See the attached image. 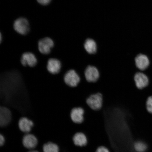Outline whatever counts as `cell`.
I'll return each instance as SVG.
<instances>
[{"instance_id": "cell-1", "label": "cell", "mask_w": 152, "mask_h": 152, "mask_svg": "<svg viewBox=\"0 0 152 152\" xmlns=\"http://www.w3.org/2000/svg\"><path fill=\"white\" fill-rule=\"evenodd\" d=\"M63 81L65 84L71 88L77 87L80 83V76L75 69H71L66 71L63 76Z\"/></svg>"}, {"instance_id": "cell-2", "label": "cell", "mask_w": 152, "mask_h": 152, "mask_svg": "<svg viewBox=\"0 0 152 152\" xmlns=\"http://www.w3.org/2000/svg\"><path fill=\"white\" fill-rule=\"evenodd\" d=\"M86 102L91 109L94 111H99L103 106V96L100 93L91 94L87 99Z\"/></svg>"}, {"instance_id": "cell-3", "label": "cell", "mask_w": 152, "mask_h": 152, "mask_svg": "<svg viewBox=\"0 0 152 152\" xmlns=\"http://www.w3.org/2000/svg\"><path fill=\"white\" fill-rule=\"evenodd\" d=\"M12 119L11 110L6 106L0 107V128H5L10 124Z\"/></svg>"}, {"instance_id": "cell-4", "label": "cell", "mask_w": 152, "mask_h": 152, "mask_svg": "<svg viewBox=\"0 0 152 152\" xmlns=\"http://www.w3.org/2000/svg\"><path fill=\"white\" fill-rule=\"evenodd\" d=\"M39 143L36 136L31 133L24 134L22 139V143L26 149L30 151L35 149Z\"/></svg>"}, {"instance_id": "cell-5", "label": "cell", "mask_w": 152, "mask_h": 152, "mask_svg": "<svg viewBox=\"0 0 152 152\" xmlns=\"http://www.w3.org/2000/svg\"><path fill=\"white\" fill-rule=\"evenodd\" d=\"M85 78L90 83L96 82L100 77L99 70L96 66L89 65L86 68L84 72Z\"/></svg>"}, {"instance_id": "cell-6", "label": "cell", "mask_w": 152, "mask_h": 152, "mask_svg": "<svg viewBox=\"0 0 152 152\" xmlns=\"http://www.w3.org/2000/svg\"><path fill=\"white\" fill-rule=\"evenodd\" d=\"M46 68L48 72L51 75H56L61 72L62 64L58 59L51 58L48 60Z\"/></svg>"}, {"instance_id": "cell-7", "label": "cell", "mask_w": 152, "mask_h": 152, "mask_svg": "<svg viewBox=\"0 0 152 152\" xmlns=\"http://www.w3.org/2000/svg\"><path fill=\"white\" fill-rule=\"evenodd\" d=\"M85 110L81 107H75L70 112V117L72 122L77 124L83 123L85 120Z\"/></svg>"}, {"instance_id": "cell-8", "label": "cell", "mask_w": 152, "mask_h": 152, "mask_svg": "<svg viewBox=\"0 0 152 152\" xmlns=\"http://www.w3.org/2000/svg\"><path fill=\"white\" fill-rule=\"evenodd\" d=\"M21 64L24 67L34 68L37 66V59L35 55L30 52H26L21 57Z\"/></svg>"}, {"instance_id": "cell-9", "label": "cell", "mask_w": 152, "mask_h": 152, "mask_svg": "<svg viewBox=\"0 0 152 152\" xmlns=\"http://www.w3.org/2000/svg\"><path fill=\"white\" fill-rule=\"evenodd\" d=\"M134 80L137 88L140 90H143L146 88L149 83L148 76L141 71L136 72L135 74Z\"/></svg>"}, {"instance_id": "cell-10", "label": "cell", "mask_w": 152, "mask_h": 152, "mask_svg": "<svg viewBox=\"0 0 152 152\" xmlns=\"http://www.w3.org/2000/svg\"><path fill=\"white\" fill-rule=\"evenodd\" d=\"M34 126V121L26 117H22L19 119L18 126L19 130L24 134L31 132Z\"/></svg>"}, {"instance_id": "cell-11", "label": "cell", "mask_w": 152, "mask_h": 152, "mask_svg": "<svg viewBox=\"0 0 152 152\" xmlns=\"http://www.w3.org/2000/svg\"><path fill=\"white\" fill-rule=\"evenodd\" d=\"M14 27L15 31L22 35H26L29 30L28 21L23 18H19L15 20Z\"/></svg>"}, {"instance_id": "cell-12", "label": "cell", "mask_w": 152, "mask_h": 152, "mask_svg": "<svg viewBox=\"0 0 152 152\" xmlns=\"http://www.w3.org/2000/svg\"><path fill=\"white\" fill-rule=\"evenodd\" d=\"M54 45V42L50 38L45 37L40 40L39 42L38 49L42 54L47 55L50 53L51 49Z\"/></svg>"}, {"instance_id": "cell-13", "label": "cell", "mask_w": 152, "mask_h": 152, "mask_svg": "<svg viewBox=\"0 0 152 152\" xmlns=\"http://www.w3.org/2000/svg\"><path fill=\"white\" fill-rule=\"evenodd\" d=\"M134 62L136 68L141 72L145 71L150 64L149 58L146 55L142 54H139L135 57Z\"/></svg>"}, {"instance_id": "cell-14", "label": "cell", "mask_w": 152, "mask_h": 152, "mask_svg": "<svg viewBox=\"0 0 152 152\" xmlns=\"http://www.w3.org/2000/svg\"><path fill=\"white\" fill-rule=\"evenodd\" d=\"M72 140L74 145L79 147H85L88 143L87 136L84 133L81 132L76 133L72 138Z\"/></svg>"}, {"instance_id": "cell-15", "label": "cell", "mask_w": 152, "mask_h": 152, "mask_svg": "<svg viewBox=\"0 0 152 152\" xmlns=\"http://www.w3.org/2000/svg\"><path fill=\"white\" fill-rule=\"evenodd\" d=\"M84 46L86 51L88 54L93 55L96 53V44L94 40L90 39H87L85 41Z\"/></svg>"}, {"instance_id": "cell-16", "label": "cell", "mask_w": 152, "mask_h": 152, "mask_svg": "<svg viewBox=\"0 0 152 152\" xmlns=\"http://www.w3.org/2000/svg\"><path fill=\"white\" fill-rule=\"evenodd\" d=\"M60 149L57 144L52 142H49L44 144L42 152H60Z\"/></svg>"}, {"instance_id": "cell-17", "label": "cell", "mask_w": 152, "mask_h": 152, "mask_svg": "<svg viewBox=\"0 0 152 152\" xmlns=\"http://www.w3.org/2000/svg\"><path fill=\"white\" fill-rule=\"evenodd\" d=\"M133 148L135 152H145L147 149V145L143 141L137 140L134 142Z\"/></svg>"}, {"instance_id": "cell-18", "label": "cell", "mask_w": 152, "mask_h": 152, "mask_svg": "<svg viewBox=\"0 0 152 152\" xmlns=\"http://www.w3.org/2000/svg\"><path fill=\"white\" fill-rule=\"evenodd\" d=\"M146 109L148 113L152 114V96L147 98L146 102Z\"/></svg>"}, {"instance_id": "cell-19", "label": "cell", "mask_w": 152, "mask_h": 152, "mask_svg": "<svg viewBox=\"0 0 152 152\" xmlns=\"http://www.w3.org/2000/svg\"><path fill=\"white\" fill-rule=\"evenodd\" d=\"M95 152H111L107 147L104 146H100L98 147Z\"/></svg>"}, {"instance_id": "cell-20", "label": "cell", "mask_w": 152, "mask_h": 152, "mask_svg": "<svg viewBox=\"0 0 152 152\" xmlns=\"http://www.w3.org/2000/svg\"><path fill=\"white\" fill-rule=\"evenodd\" d=\"M6 142V138L4 135L0 134V147L4 145Z\"/></svg>"}, {"instance_id": "cell-21", "label": "cell", "mask_w": 152, "mask_h": 152, "mask_svg": "<svg viewBox=\"0 0 152 152\" xmlns=\"http://www.w3.org/2000/svg\"><path fill=\"white\" fill-rule=\"evenodd\" d=\"M38 2L42 5H47L50 2L51 0H37Z\"/></svg>"}, {"instance_id": "cell-22", "label": "cell", "mask_w": 152, "mask_h": 152, "mask_svg": "<svg viewBox=\"0 0 152 152\" xmlns=\"http://www.w3.org/2000/svg\"><path fill=\"white\" fill-rule=\"evenodd\" d=\"M27 152H40L39 151H37V150L36 149H34L32 150H30V151H28Z\"/></svg>"}]
</instances>
